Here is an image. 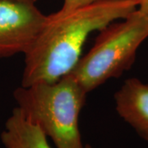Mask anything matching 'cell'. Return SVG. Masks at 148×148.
I'll use <instances>...</instances> for the list:
<instances>
[{"instance_id":"1","label":"cell","mask_w":148,"mask_h":148,"mask_svg":"<svg viewBox=\"0 0 148 148\" xmlns=\"http://www.w3.org/2000/svg\"><path fill=\"white\" fill-rule=\"evenodd\" d=\"M139 0H99L69 12H56L25 54L21 85L53 82L69 73L92 32L101 31L138 9Z\"/></svg>"},{"instance_id":"2","label":"cell","mask_w":148,"mask_h":148,"mask_svg":"<svg viewBox=\"0 0 148 148\" xmlns=\"http://www.w3.org/2000/svg\"><path fill=\"white\" fill-rule=\"evenodd\" d=\"M87 94L68 73L53 82L21 86L13 97L24 117L39 125L56 148H84L79 115Z\"/></svg>"},{"instance_id":"3","label":"cell","mask_w":148,"mask_h":148,"mask_svg":"<svg viewBox=\"0 0 148 148\" xmlns=\"http://www.w3.org/2000/svg\"><path fill=\"white\" fill-rule=\"evenodd\" d=\"M148 38V15L138 9L99 31L90 51L69 73L87 93L131 68Z\"/></svg>"},{"instance_id":"4","label":"cell","mask_w":148,"mask_h":148,"mask_svg":"<svg viewBox=\"0 0 148 148\" xmlns=\"http://www.w3.org/2000/svg\"><path fill=\"white\" fill-rule=\"evenodd\" d=\"M36 4L0 0V58L32 49L47 21Z\"/></svg>"},{"instance_id":"5","label":"cell","mask_w":148,"mask_h":148,"mask_svg":"<svg viewBox=\"0 0 148 148\" xmlns=\"http://www.w3.org/2000/svg\"><path fill=\"white\" fill-rule=\"evenodd\" d=\"M114 101L119 115L148 142V84L127 79L114 94Z\"/></svg>"},{"instance_id":"6","label":"cell","mask_w":148,"mask_h":148,"mask_svg":"<svg viewBox=\"0 0 148 148\" xmlns=\"http://www.w3.org/2000/svg\"><path fill=\"white\" fill-rule=\"evenodd\" d=\"M0 138L5 148H52L42 129L27 119L17 107L7 119Z\"/></svg>"},{"instance_id":"7","label":"cell","mask_w":148,"mask_h":148,"mask_svg":"<svg viewBox=\"0 0 148 148\" xmlns=\"http://www.w3.org/2000/svg\"><path fill=\"white\" fill-rule=\"evenodd\" d=\"M99 0H64V4L62 8L58 10V12L62 13L69 12L82 7L89 5L90 3H93Z\"/></svg>"},{"instance_id":"8","label":"cell","mask_w":148,"mask_h":148,"mask_svg":"<svg viewBox=\"0 0 148 148\" xmlns=\"http://www.w3.org/2000/svg\"><path fill=\"white\" fill-rule=\"evenodd\" d=\"M138 10L146 15H148V0H139Z\"/></svg>"},{"instance_id":"9","label":"cell","mask_w":148,"mask_h":148,"mask_svg":"<svg viewBox=\"0 0 148 148\" xmlns=\"http://www.w3.org/2000/svg\"><path fill=\"white\" fill-rule=\"evenodd\" d=\"M5 1H12V2H17V3H24L36 4L37 0H5Z\"/></svg>"},{"instance_id":"10","label":"cell","mask_w":148,"mask_h":148,"mask_svg":"<svg viewBox=\"0 0 148 148\" xmlns=\"http://www.w3.org/2000/svg\"><path fill=\"white\" fill-rule=\"evenodd\" d=\"M84 148H92V147H90V145H88V144H87V145H86V146H84Z\"/></svg>"}]
</instances>
